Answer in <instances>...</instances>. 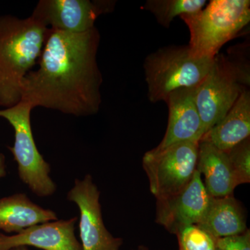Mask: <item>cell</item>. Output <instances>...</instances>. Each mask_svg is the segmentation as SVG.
I'll use <instances>...</instances> for the list:
<instances>
[{
    "label": "cell",
    "mask_w": 250,
    "mask_h": 250,
    "mask_svg": "<svg viewBox=\"0 0 250 250\" xmlns=\"http://www.w3.org/2000/svg\"><path fill=\"white\" fill-rule=\"evenodd\" d=\"M100 35L96 27L80 34L49 29L36 70L21 84V100L76 117L98 113L103 75L97 54Z\"/></svg>",
    "instance_id": "1"
},
{
    "label": "cell",
    "mask_w": 250,
    "mask_h": 250,
    "mask_svg": "<svg viewBox=\"0 0 250 250\" xmlns=\"http://www.w3.org/2000/svg\"><path fill=\"white\" fill-rule=\"evenodd\" d=\"M49 29L31 16H0V106L21 100V84L38 63Z\"/></svg>",
    "instance_id": "2"
},
{
    "label": "cell",
    "mask_w": 250,
    "mask_h": 250,
    "mask_svg": "<svg viewBox=\"0 0 250 250\" xmlns=\"http://www.w3.org/2000/svg\"><path fill=\"white\" fill-rule=\"evenodd\" d=\"M180 18L190 31L189 48L195 55L214 59L219 50L250 21L249 0H212L207 7Z\"/></svg>",
    "instance_id": "3"
},
{
    "label": "cell",
    "mask_w": 250,
    "mask_h": 250,
    "mask_svg": "<svg viewBox=\"0 0 250 250\" xmlns=\"http://www.w3.org/2000/svg\"><path fill=\"white\" fill-rule=\"evenodd\" d=\"M214 59L195 55L188 45L168 46L149 54L144 62L149 101L165 102L174 90L197 86Z\"/></svg>",
    "instance_id": "4"
},
{
    "label": "cell",
    "mask_w": 250,
    "mask_h": 250,
    "mask_svg": "<svg viewBox=\"0 0 250 250\" xmlns=\"http://www.w3.org/2000/svg\"><path fill=\"white\" fill-rule=\"evenodd\" d=\"M249 83L247 67L223 55L215 57L208 75L195 89V104L205 134L226 116Z\"/></svg>",
    "instance_id": "5"
},
{
    "label": "cell",
    "mask_w": 250,
    "mask_h": 250,
    "mask_svg": "<svg viewBox=\"0 0 250 250\" xmlns=\"http://www.w3.org/2000/svg\"><path fill=\"white\" fill-rule=\"evenodd\" d=\"M32 110L29 103L21 100L14 106L0 109V118L14 129V145L9 149L17 163L20 179L37 196L49 197L57 190V186L49 176L50 166L38 149L33 136Z\"/></svg>",
    "instance_id": "6"
},
{
    "label": "cell",
    "mask_w": 250,
    "mask_h": 250,
    "mask_svg": "<svg viewBox=\"0 0 250 250\" xmlns=\"http://www.w3.org/2000/svg\"><path fill=\"white\" fill-rule=\"evenodd\" d=\"M198 146L199 143H178L145 154L143 167L156 200L175 195L190 183L197 170Z\"/></svg>",
    "instance_id": "7"
},
{
    "label": "cell",
    "mask_w": 250,
    "mask_h": 250,
    "mask_svg": "<svg viewBox=\"0 0 250 250\" xmlns=\"http://www.w3.org/2000/svg\"><path fill=\"white\" fill-rule=\"evenodd\" d=\"M115 4L105 0H40L31 16L49 29L80 34L95 27L97 19L112 12Z\"/></svg>",
    "instance_id": "8"
},
{
    "label": "cell",
    "mask_w": 250,
    "mask_h": 250,
    "mask_svg": "<svg viewBox=\"0 0 250 250\" xmlns=\"http://www.w3.org/2000/svg\"><path fill=\"white\" fill-rule=\"evenodd\" d=\"M100 195L90 174L83 179H75L73 187L67 194V200L76 204L80 210L79 228L82 250H119L123 239L112 236L106 229Z\"/></svg>",
    "instance_id": "9"
},
{
    "label": "cell",
    "mask_w": 250,
    "mask_h": 250,
    "mask_svg": "<svg viewBox=\"0 0 250 250\" xmlns=\"http://www.w3.org/2000/svg\"><path fill=\"white\" fill-rule=\"evenodd\" d=\"M210 196L196 170L190 183L175 195L156 202V222L176 234L190 225H197L205 217Z\"/></svg>",
    "instance_id": "10"
},
{
    "label": "cell",
    "mask_w": 250,
    "mask_h": 250,
    "mask_svg": "<svg viewBox=\"0 0 250 250\" xmlns=\"http://www.w3.org/2000/svg\"><path fill=\"white\" fill-rule=\"evenodd\" d=\"M196 87L174 90L166 98L165 102L169 111L168 123L165 136L156 147L201 141L205 131L195 104Z\"/></svg>",
    "instance_id": "11"
},
{
    "label": "cell",
    "mask_w": 250,
    "mask_h": 250,
    "mask_svg": "<svg viewBox=\"0 0 250 250\" xmlns=\"http://www.w3.org/2000/svg\"><path fill=\"white\" fill-rule=\"evenodd\" d=\"M77 217L39 224L12 236L0 233V250L33 246L43 250H82L75 236Z\"/></svg>",
    "instance_id": "12"
},
{
    "label": "cell",
    "mask_w": 250,
    "mask_h": 250,
    "mask_svg": "<svg viewBox=\"0 0 250 250\" xmlns=\"http://www.w3.org/2000/svg\"><path fill=\"white\" fill-rule=\"evenodd\" d=\"M197 170L205 176L204 184L210 197L232 195L239 186L227 152L205 141L199 142Z\"/></svg>",
    "instance_id": "13"
},
{
    "label": "cell",
    "mask_w": 250,
    "mask_h": 250,
    "mask_svg": "<svg viewBox=\"0 0 250 250\" xmlns=\"http://www.w3.org/2000/svg\"><path fill=\"white\" fill-rule=\"evenodd\" d=\"M250 134V93L246 88L226 116L208 130L200 141L226 152L248 139Z\"/></svg>",
    "instance_id": "14"
},
{
    "label": "cell",
    "mask_w": 250,
    "mask_h": 250,
    "mask_svg": "<svg viewBox=\"0 0 250 250\" xmlns=\"http://www.w3.org/2000/svg\"><path fill=\"white\" fill-rule=\"evenodd\" d=\"M58 220L57 213L34 203L24 193L0 199V230L16 234L39 224Z\"/></svg>",
    "instance_id": "15"
},
{
    "label": "cell",
    "mask_w": 250,
    "mask_h": 250,
    "mask_svg": "<svg viewBox=\"0 0 250 250\" xmlns=\"http://www.w3.org/2000/svg\"><path fill=\"white\" fill-rule=\"evenodd\" d=\"M197 226L215 238L241 234L248 230L241 206L232 195L210 197L205 217Z\"/></svg>",
    "instance_id": "16"
},
{
    "label": "cell",
    "mask_w": 250,
    "mask_h": 250,
    "mask_svg": "<svg viewBox=\"0 0 250 250\" xmlns=\"http://www.w3.org/2000/svg\"><path fill=\"white\" fill-rule=\"evenodd\" d=\"M206 4V0H147L143 9L152 13L161 26L168 28L174 18L198 12Z\"/></svg>",
    "instance_id": "17"
},
{
    "label": "cell",
    "mask_w": 250,
    "mask_h": 250,
    "mask_svg": "<svg viewBox=\"0 0 250 250\" xmlns=\"http://www.w3.org/2000/svg\"><path fill=\"white\" fill-rule=\"evenodd\" d=\"M179 250H220L215 238L197 225H190L176 233Z\"/></svg>",
    "instance_id": "18"
},
{
    "label": "cell",
    "mask_w": 250,
    "mask_h": 250,
    "mask_svg": "<svg viewBox=\"0 0 250 250\" xmlns=\"http://www.w3.org/2000/svg\"><path fill=\"white\" fill-rule=\"evenodd\" d=\"M238 185L250 182V138L226 151Z\"/></svg>",
    "instance_id": "19"
},
{
    "label": "cell",
    "mask_w": 250,
    "mask_h": 250,
    "mask_svg": "<svg viewBox=\"0 0 250 250\" xmlns=\"http://www.w3.org/2000/svg\"><path fill=\"white\" fill-rule=\"evenodd\" d=\"M215 241L220 250H250V230L235 236L215 238Z\"/></svg>",
    "instance_id": "20"
},
{
    "label": "cell",
    "mask_w": 250,
    "mask_h": 250,
    "mask_svg": "<svg viewBox=\"0 0 250 250\" xmlns=\"http://www.w3.org/2000/svg\"><path fill=\"white\" fill-rule=\"evenodd\" d=\"M6 158H5L4 154L0 153V179L6 177Z\"/></svg>",
    "instance_id": "21"
},
{
    "label": "cell",
    "mask_w": 250,
    "mask_h": 250,
    "mask_svg": "<svg viewBox=\"0 0 250 250\" xmlns=\"http://www.w3.org/2000/svg\"><path fill=\"white\" fill-rule=\"evenodd\" d=\"M11 250H29L26 247H18V248H14V249Z\"/></svg>",
    "instance_id": "22"
},
{
    "label": "cell",
    "mask_w": 250,
    "mask_h": 250,
    "mask_svg": "<svg viewBox=\"0 0 250 250\" xmlns=\"http://www.w3.org/2000/svg\"><path fill=\"white\" fill-rule=\"evenodd\" d=\"M149 250L148 248H146V247L144 246H140L139 248H138L137 250Z\"/></svg>",
    "instance_id": "23"
}]
</instances>
